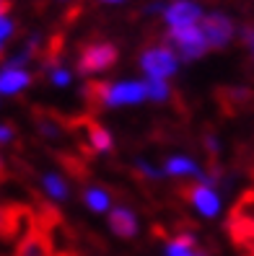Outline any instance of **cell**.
I'll return each instance as SVG.
<instances>
[{"mask_svg":"<svg viewBox=\"0 0 254 256\" xmlns=\"http://www.w3.org/2000/svg\"><path fill=\"white\" fill-rule=\"evenodd\" d=\"M119 60V50L114 47L112 42H94L88 47L81 50L78 57V72L81 75H91V72H101V70H109L117 65Z\"/></svg>","mask_w":254,"mask_h":256,"instance_id":"cell-3","label":"cell"},{"mask_svg":"<svg viewBox=\"0 0 254 256\" xmlns=\"http://www.w3.org/2000/svg\"><path fill=\"white\" fill-rule=\"evenodd\" d=\"M3 176H6V166H3V160H0V182H3Z\"/></svg>","mask_w":254,"mask_h":256,"instance_id":"cell-27","label":"cell"},{"mask_svg":"<svg viewBox=\"0 0 254 256\" xmlns=\"http://www.w3.org/2000/svg\"><path fill=\"white\" fill-rule=\"evenodd\" d=\"M11 10V0H0V16H8Z\"/></svg>","mask_w":254,"mask_h":256,"instance_id":"cell-26","label":"cell"},{"mask_svg":"<svg viewBox=\"0 0 254 256\" xmlns=\"http://www.w3.org/2000/svg\"><path fill=\"white\" fill-rule=\"evenodd\" d=\"M195 256H207V254H205V251H197V254H195Z\"/></svg>","mask_w":254,"mask_h":256,"instance_id":"cell-29","label":"cell"},{"mask_svg":"<svg viewBox=\"0 0 254 256\" xmlns=\"http://www.w3.org/2000/svg\"><path fill=\"white\" fill-rule=\"evenodd\" d=\"M83 202L94 210V212H107L109 210V194L99 186H88L83 192Z\"/></svg>","mask_w":254,"mask_h":256,"instance_id":"cell-17","label":"cell"},{"mask_svg":"<svg viewBox=\"0 0 254 256\" xmlns=\"http://www.w3.org/2000/svg\"><path fill=\"white\" fill-rule=\"evenodd\" d=\"M205 148H207V153H210V156H218L220 145H218V138H215V134H205Z\"/></svg>","mask_w":254,"mask_h":256,"instance_id":"cell-23","label":"cell"},{"mask_svg":"<svg viewBox=\"0 0 254 256\" xmlns=\"http://www.w3.org/2000/svg\"><path fill=\"white\" fill-rule=\"evenodd\" d=\"M29 83H32V75L21 68H3L0 70V94L13 96V94L24 91Z\"/></svg>","mask_w":254,"mask_h":256,"instance_id":"cell-12","label":"cell"},{"mask_svg":"<svg viewBox=\"0 0 254 256\" xmlns=\"http://www.w3.org/2000/svg\"><path fill=\"white\" fill-rule=\"evenodd\" d=\"M50 80H52V86H57V88H65V86H70V72H68L63 65H57V68L50 70Z\"/></svg>","mask_w":254,"mask_h":256,"instance_id":"cell-19","label":"cell"},{"mask_svg":"<svg viewBox=\"0 0 254 256\" xmlns=\"http://www.w3.org/2000/svg\"><path fill=\"white\" fill-rule=\"evenodd\" d=\"M13 32H16V26H13V21L8 16H0V42H6L13 36Z\"/></svg>","mask_w":254,"mask_h":256,"instance_id":"cell-20","label":"cell"},{"mask_svg":"<svg viewBox=\"0 0 254 256\" xmlns=\"http://www.w3.org/2000/svg\"><path fill=\"white\" fill-rule=\"evenodd\" d=\"M34 119H37V127H39V132L44 134V138H60L63 134V127H65V122L60 116H55L52 112H34Z\"/></svg>","mask_w":254,"mask_h":256,"instance_id":"cell-13","label":"cell"},{"mask_svg":"<svg viewBox=\"0 0 254 256\" xmlns=\"http://www.w3.org/2000/svg\"><path fill=\"white\" fill-rule=\"evenodd\" d=\"M202 18H205V13H202L200 3H192V0H176V3H171L166 10H163V21L169 24V28L200 24Z\"/></svg>","mask_w":254,"mask_h":256,"instance_id":"cell-8","label":"cell"},{"mask_svg":"<svg viewBox=\"0 0 254 256\" xmlns=\"http://www.w3.org/2000/svg\"><path fill=\"white\" fill-rule=\"evenodd\" d=\"M6 222H8V204H0V236L6 230Z\"/></svg>","mask_w":254,"mask_h":256,"instance_id":"cell-25","label":"cell"},{"mask_svg":"<svg viewBox=\"0 0 254 256\" xmlns=\"http://www.w3.org/2000/svg\"><path fill=\"white\" fill-rule=\"evenodd\" d=\"M148 98V88L143 80H122L109 83L107 88V106H132Z\"/></svg>","mask_w":254,"mask_h":256,"instance_id":"cell-6","label":"cell"},{"mask_svg":"<svg viewBox=\"0 0 254 256\" xmlns=\"http://www.w3.org/2000/svg\"><path fill=\"white\" fill-rule=\"evenodd\" d=\"M109 228L119 238H135L138 236V218L130 207H114L109 212Z\"/></svg>","mask_w":254,"mask_h":256,"instance_id":"cell-11","label":"cell"},{"mask_svg":"<svg viewBox=\"0 0 254 256\" xmlns=\"http://www.w3.org/2000/svg\"><path fill=\"white\" fill-rule=\"evenodd\" d=\"M163 171H166L169 176H197L200 178V166L192 160V158H184V156H174L166 160V166H163Z\"/></svg>","mask_w":254,"mask_h":256,"instance_id":"cell-14","label":"cell"},{"mask_svg":"<svg viewBox=\"0 0 254 256\" xmlns=\"http://www.w3.org/2000/svg\"><path fill=\"white\" fill-rule=\"evenodd\" d=\"M202 34L207 39V47L210 50H226L233 34H236V24L231 16H226V13H207V16L202 18Z\"/></svg>","mask_w":254,"mask_h":256,"instance_id":"cell-4","label":"cell"},{"mask_svg":"<svg viewBox=\"0 0 254 256\" xmlns=\"http://www.w3.org/2000/svg\"><path fill=\"white\" fill-rule=\"evenodd\" d=\"M70 124H73V130H83L86 132L91 153H109V150H112L114 140H112L109 130L104 127L101 122H96L94 116H78V119H73Z\"/></svg>","mask_w":254,"mask_h":256,"instance_id":"cell-7","label":"cell"},{"mask_svg":"<svg viewBox=\"0 0 254 256\" xmlns=\"http://www.w3.org/2000/svg\"><path fill=\"white\" fill-rule=\"evenodd\" d=\"M241 42H244V47L249 50V54L254 60V26H244L241 28Z\"/></svg>","mask_w":254,"mask_h":256,"instance_id":"cell-21","label":"cell"},{"mask_svg":"<svg viewBox=\"0 0 254 256\" xmlns=\"http://www.w3.org/2000/svg\"><path fill=\"white\" fill-rule=\"evenodd\" d=\"M138 171H140L143 176H148V178H153V182H156V178H161V171H156L153 166H148V163H143V160H138Z\"/></svg>","mask_w":254,"mask_h":256,"instance_id":"cell-22","label":"cell"},{"mask_svg":"<svg viewBox=\"0 0 254 256\" xmlns=\"http://www.w3.org/2000/svg\"><path fill=\"white\" fill-rule=\"evenodd\" d=\"M166 44L176 52L179 60L184 62H192V60H200L207 50V39L202 34V26L200 24H189V26H174L169 28L166 34Z\"/></svg>","mask_w":254,"mask_h":256,"instance_id":"cell-1","label":"cell"},{"mask_svg":"<svg viewBox=\"0 0 254 256\" xmlns=\"http://www.w3.org/2000/svg\"><path fill=\"white\" fill-rule=\"evenodd\" d=\"M42 186H44V192H47L52 200H57V202H65V200L70 197L68 182H65L63 176H57V174H44V176H42Z\"/></svg>","mask_w":254,"mask_h":256,"instance_id":"cell-16","label":"cell"},{"mask_svg":"<svg viewBox=\"0 0 254 256\" xmlns=\"http://www.w3.org/2000/svg\"><path fill=\"white\" fill-rule=\"evenodd\" d=\"M101 3H122V0H101Z\"/></svg>","mask_w":254,"mask_h":256,"instance_id":"cell-28","label":"cell"},{"mask_svg":"<svg viewBox=\"0 0 254 256\" xmlns=\"http://www.w3.org/2000/svg\"><path fill=\"white\" fill-rule=\"evenodd\" d=\"M228 233L233 238L236 246H241L244 251H249L254 256V218L251 215H231L228 220Z\"/></svg>","mask_w":254,"mask_h":256,"instance_id":"cell-10","label":"cell"},{"mask_svg":"<svg viewBox=\"0 0 254 256\" xmlns=\"http://www.w3.org/2000/svg\"><path fill=\"white\" fill-rule=\"evenodd\" d=\"M13 140V127L11 124H0V145H6Z\"/></svg>","mask_w":254,"mask_h":256,"instance_id":"cell-24","label":"cell"},{"mask_svg":"<svg viewBox=\"0 0 254 256\" xmlns=\"http://www.w3.org/2000/svg\"><path fill=\"white\" fill-rule=\"evenodd\" d=\"M197 254V240L192 233H179L166 244V256H195Z\"/></svg>","mask_w":254,"mask_h":256,"instance_id":"cell-15","label":"cell"},{"mask_svg":"<svg viewBox=\"0 0 254 256\" xmlns=\"http://www.w3.org/2000/svg\"><path fill=\"white\" fill-rule=\"evenodd\" d=\"M182 189V197L187 202L195 204V210L200 215L205 218H215L220 212V197H218V192L213 186H207V184H192V186H179Z\"/></svg>","mask_w":254,"mask_h":256,"instance_id":"cell-5","label":"cell"},{"mask_svg":"<svg viewBox=\"0 0 254 256\" xmlns=\"http://www.w3.org/2000/svg\"><path fill=\"white\" fill-rule=\"evenodd\" d=\"M145 88H148V98L153 101H166L169 98V83L166 80H156V78H148L145 80Z\"/></svg>","mask_w":254,"mask_h":256,"instance_id":"cell-18","label":"cell"},{"mask_svg":"<svg viewBox=\"0 0 254 256\" xmlns=\"http://www.w3.org/2000/svg\"><path fill=\"white\" fill-rule=\"evenodd\" d=\"M140 68L148 78L156 80H169L171 75L179 70V57L169 44H161V47H151L140 54Z\"/></svg>","mask_w":254,"mask_h":256,"instance_id":"cell-2","label":"cell"},{"mask_svg":"<svg viewBox=\"0 0 254 256\" xmlns=\"http://www.w3.org/2000/svg\"><path fill=\"white\" fill-rule=\"evenodd\" d=\"M13 256H55V244H52V236L47 230H42L39 225L29 233L24 240H19L16 254Z\"/></svg>","mask_w":254,"mask_h":256,"instance_id":"cell-9","label":"cell"}]
</instances>
